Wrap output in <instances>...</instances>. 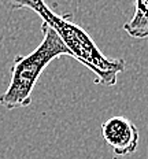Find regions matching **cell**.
<instances>
[{"label":"cell","instance_id":"2","mask_svg":"<svg viewBox=\"0 0 148 159\" xmlns=\"http://www.w3.org/2000/svg\"><path fill=\"white\" fill-rule=\"evenodd\" d=\"M43 41L28 55L15 56L11 66V81L4 93L0 95V106L6 110L28 107L32 103V93L41 73L54 59L71 56L58 33L43 22ZM73 58V56H71Z\"/></svg>","mask_w":148,"mask_h":159},{"label":"cell","instance_id":"1","mask_svg":"<svg viewBox=\"0 0 148 159\" xmlns=\"http://www.w3.org/2000/svg\"><path fill=\"white\" fill-rule=\"evenodd\" d=\"M28 8L40 15L43 22L58 33L70 49L71 56L95 74L96 84L103 87H114L117 84L118 74L126 67L123 59H110L103 55L91 36L71 21V15H58L44 0H32Z\"/></svg>","mask_w":148,"mask_h":159},{"label":"cell","instance_id":"5","mask_svg":"<svg viewBox=\"0 0 148 159\" xmlns=\"http://www.w3.org/2000/svg\"><path fill=\"white\" fill-rule=\"evenodd\" d=\"M32 0H0V3H2L6 8L11 10V11H14V10H21V8H28V4Z\"/></svg>","mask_w":148,"mask_h":159},{"label":"cell","instance_id":"3","mask_svg":"<svg viewBox=\"0 0 148 159\" xmlns=\"http://www.w3.org/2000/svg\"><path fill=\"white\" fill-rule=\"evenodd\" d=\"M101 136L117 157L130 155L139 145V129L125 117H113L101 125Z\"/></svg>","mask_w":148,"mask_h":159},{"label":"cell","instance_id":"4","mask_svg":"<svg viewBox=\"0 0 148 159\" xmlns=\"http://www.w3.org/2000/svg\"><path fill=\"white\" fill-rule=\"evenodd\" d=\"M123 30L134 39L148 37V0H134V14L123 25Z\"/></svg>","mask_w":148,"mask_h":159}]
</instances>
